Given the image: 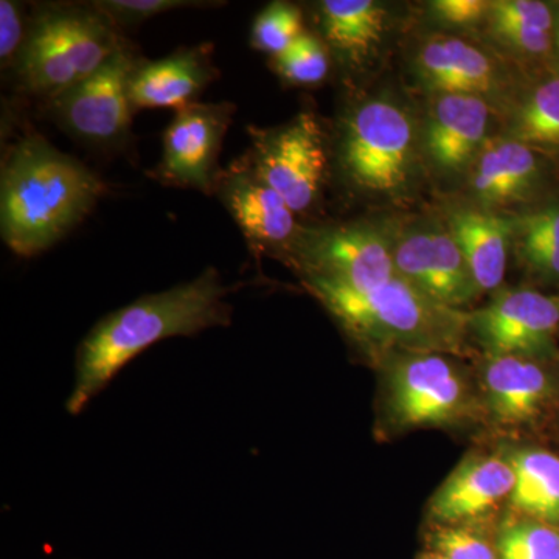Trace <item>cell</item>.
Masks as SVG:
<instances>
[{"mask_svg": "<svg viewBox=\"0 0 559 559\" xmlns=\"http://www.w3.org/2000/svg\"><path fill=\"white\" fill-rule=\"evenodd\" d=\"M229 293L219 272L209 267L191 282L140 297L105 316L76 349L75 384L66 409L70 415L81 414L127 364L151 345L170 337L194 336L215 326H229L231 307L226 301Z\"/></svg>", "mask_w": 559, "mask_h": 559, "instance_id": "cell-1", "label": "cell"}, {"mask_svg": "<svg viewBox=\"0 0 559 559\" xmlns=\"http://www.w3.org/2000/svg\"><path fill=\"white\" fill-rule=\"evenodd\" d=\"M103 190L95 173L46 139H22L3 164V241L17 255H38L84 219Z\"/></svg>", "mask_w": 559, "mask_h": 559, "instance_id": "cell-2", "label": "cell"}, {"mask_svg": "<svg viewBox=\"0 0 559 559\" xmlns=\"http://www.w3.org/2000/svg\"><path fill=\"white\" fill-rule=\"evenodd\" d=\"M308 293L333 316L349 340L371 355H455L469 331V312L440 305L400 275L370 289L319 286Z\"/></svg>", "mask_w": 559, "mask_h": 559, "instance_id": "cell-3", "label": "cell"}, {"mask_svg": "<svg viewBox=\"0 0 559 559\" xmlns=\"http://www.w3.org/2000/svg\"><path fill=\"white\" fill-rule=\"evenodd\" d=\"M123 47L117 25L94 3L49 7L27 31L17 55V72L28 91L55 100Z\"/></svg>", "mask_w": 559, "mask_h": 559, "instance_id": "cell-4", "label": "cell"}, {"mask_svg": "<svg viewBox=\"0 0 559 559\" xmlns=\"http://www.w3.org/2000/svg\"><path fill=\"white\" fill-rule=\"evenodd\" d=\"M340 160L356 189L378 197L404 193L417 164V131L411 114L385 97L360 103L345 119Z\"/></svg>", "mask_w": 559, "mask_h": 559, "instance_id": "cell-5", "label": "cell"}, {"mask_svg": "<svg viewBox=\"0 0 559 559\" xmlns=\"http://www.w3.org/2000/svg\"><path fill=\"white\" fill-rule=\"evenodd\" d=\"M411 64L419 86L429 95L479 97L502 120L530 81L528 75L491 44L444 33L419 39Z\"/></svg>", "mask_w": 559, "mask_h": 559, "instance_id": "cell-6", "label": "cell"}, {"mask_svg": "<svg viewBox=\"0 0 559 559\" xmlns=\"http://www.w3.org/2000/svg\"><path fill=\"white\" fill-rule=\"evenodd\" d=\"M286 263L307 289H370L399 275L384 226L373 221L304 229Z\"/></svg>", "mask_w": 559, "mask_h": 559, "instance_id": "cell-7", "label": "cell"}, {"mask_svg": "<svg viewBox=\"0 0 559 559\" xmlns=\"http://www.w3.org/2000/svg\"><path fill=\"white\" fill-rule=\"evenodd\" d=\"M381 223L401 278L452 310L463 311L480 296L468 261L440 216H392Z\"/></svg>", "mask_w": 559, "mask_h": 559, "instance_id": "cell-8", "label": "cell"}, {"mask_svg": "<svg viewBox=\"0 0 559 559\" xmlns=\"http://www.w3.org/2000/svg\"><path fill=\"white\" fill-rule=\"evenodd\" d=\"M252 171L299 213L314 207L326 171L325 140L318 119L301 112L275 130L250 128Z\"/></svg>", "mask_w": 559, "mask_h": 559, "instance_id": "cell-9", "label": "cell"}, {"mask_svg": "<svg viewBox=\"0 0 559 559\" xmlns=\"http://www.w3.org/2000/svg\"><path fill=\"white\" fill-rule=\"evenodd\" d=\"M389 360L388 406L401 428L455 421L468 407V388L448 353L401 352Z\"/></svg>", "mask_w": 559, "mask_h": 559, "instance_id": "cell-10", "label": "cell"}, {"mask_svg": "<svg viewBox=\"0 0 559 559\" xmlns=\"http://www.w3.org/2000/svg\"><path fill=\"white\" fill-rule=\"evenodd\" d=\"M465 178L466 201L495 212H524L557 197L559 168L538 151L498 134L485 143Z\"/></svg>", "mask_w": 559, "mask_h": 559, "instance_id": "cell-11", "label": "cell"}, {"mask_svg": "<svg viewBox=\"0 0 559 559\" xmlns=\"http://www.w3.org/2000/svg\"><path fill=\"white\" fill-rule=\"evenodd\" d=\"M558 330L559 297L532 288L499 289L469 312V331L488 356L540 358L554 349Z\"/></svg>", "mask_w": 559, "mask_h": 559, "instance_id": "cell-12", "label": "cell"}, {"mask_svg": "<svg viewBox=\"0 0 559 559\" xmlns=\"http://www.w3.org/2000/svg\"><path fill=\"white\" fill-rule=\"evenodd\" d=\"M139 62L127 47L86 80L51 100L58 119L72 134L94 143H112L131 123L130 86Z\"/></svg>", "mask_w": 559, "mask_h": 559, "instance_id": "cell-13", "label": "cell"}, {"mask_svg": "<svg viewBox=\"0 0 559 559\" xmlns=\"http://www.w3.org/2000/svg\"><path fill=\"white\" fill-rule=\"evenodd\" d=\"M495 117V109L479 97L430 95L419 135L423 157L441 176H465L492 138Z\"/></svg>", "mask_w": 559, "mask_h": 559, "instance_id": "cell-14", "label": "cell"}, {"mask_svg": "<svg viewBox=\"0 0 559 559\" xmlns=\"http://www.w3.org/2000/svg\"><path fill=\"white\" fill-rule=\"evenodd\" d=\"M234 109L230 103H193L179 109L164 134L160 178L210 193L218 179L216 165Z\"/></svg>", "mask_w": 559, "mask_h": 559, "instance_id": "cell-15", "label": "cell"}, {"mask_svg": "<svg viewBox=\"0 0 559 559\" xmlns=\"http://www.w3.org/2000/svg\"><path fill=\"white\" fill-rule=\"evenodd\" d=\"M218 182L221 200L253 249L286 263L304 231L288 202L257 178L248 165L235 167Z\"/></svg>", "mask_w": 559, "mask_h": 559, "instance_id": "cell-16", "label": "cell"}, {"mask_svg": "<svg viewBox=\"0 0 559 559\" xmlns=\"http://www.w3.org/2000/svg\"><path fill=\"white\" fill-rule=\"evenodd\" d=\"M557 2L491 0L484 31L487 43L528 75L555 70Z\"/></svg>", "mask_w": 559, "mask_h": 559, "instance_id": "cell-17", "label": "cell"}, {"mask_svg": "<svg viewBox=\"0 0 559 559\" xmlns=\"http://www.w3.org/2000/svg\"><path fill=\"white\" fill-rule=\"evenodd\" d=\"M440 218L468 261L481 293L499 290L511 255L514 213L454 201L443 205Z\"/></svg>", "mask_w": 559, "mask_h": 559, "instance_id": "cell-18", "label": "cell"}, {"mask_svg": "<svg viewBox=\"0 0 559 559\" xmlns=\"http://www.w3.org/2000/svg\"><path fill=\"white\" fill-rule=\"evenodd\" d=\"M513 487L509 459L471 455L437 489L430 500V516L441 525L477 520L510 498Z\"/></svg>", "mask_w": 559, "mask_h": 559, "instance_id": "cell-19", "label": "cell"}, {"mask_svg": "<svg viewBox=\"0 0 559 559\" xmlns=\"http://www.w3.org/2000/svg\"><path fill=\"white\" fill-rule=\"evenodd\" d=\"M216 75L209 44L139 64L131 79L132 108H186Z\"/></svg>", "mask_w": 559, "mask_h": 559, "instance_id": "cell-20", "label": "cell"}, {"mask_svg": "<svg viewBox=\"0 0 559 559\" xmlns=\"http://www.w3.org/2000/svg\"><path fill=\"white\" fill-rule=\"evenodd\" d=\"M484 389L492 417L500 425L520 426L538 417L550 395L549 374L525 356H488Z\"/></svg>", "mask_w": 559, "mask_h": 559, "instance_id": "cell-21", "label": "cell"}, {"mask_svg": "<svg viewBox=\"0 0 559 559\" xmlns=\"http://www.w3.org/2000/svg\"><path fill=\"white\" fill-rule=\"evenodd\" d=\"M319 17L323 43L349 68L366 66L388 31V11L373 0H323Z\"/></svg>", "mask_w": 559, "mask_h": 559, "instance_id": "cell-22", "label": "cell"}, {"mask_svg": "<svg viewBox=\"0 0 559 559\" xmlns=\"http://www.w3.org/2000/svg\"><path fill=\"white\" fill-rule=\"evenodd\" d=\"M500 134L538 151L559 168V72L530 79Z\"/></svg>", "mask_w": 559, "mask_h": 559, "instance_id": "cell-23", "label": "cell"}, {"mask_svg": "<svg viewBox=\"0 0 559 559\" xmlns=\"http://www.w3.org/2000/svg\"><path fill=\"white\" fill-rule=\"evenodd\" d=\"M514 471L511 507L530 520L559 525V457L549 451L516 450L507 455Z\"/></svg>", "mask_w": 559, "mask_h": 559, "instance_id": "cell-24", "label": "cell"}, {"mask_svg": "<svg viewBox=\"0 0 559 559\" xmlns=\"http://www.w3.org/2000/svg\"><path fill=\"white\" fill-rule=\"evenodd\" d=\"M511 255L535 277L559 282V194L514 213Z\"/></svg>", "mask_w": 559, "mask_h": 559, "instance_id": "cell-25", "label": "cell"}, {"mask_svg": "<svg viewBox=\"0 0 559 559\" xmlns=\"http://www.w3.org/2000/svg\"><path fill=\"white\" fill-rule=\"evenodd\" d=\"M499 559H559V528L535 520H514L499 528Z\"/></svg>", "mask_w": 559, "mask_h": 559, "instance_id": "cell-26", "label": "cell"}, {"mask_svg": "<svg viewBox=\"0 0 559 559\" xmlns=\"http://www.w3.org/2000/svg\"><path fill=\"white\" fill-rule=\"evenodd\" d=\"M272 66L278 75L289 83L316 86L329 76V47L318 36L305 32L288 49L272 58Z\"/></svg>", "mask_w": 559, "mask_h": 559, "instance_id": "cell-27", "label": "cell"}, {"mask_svg": "<svg viewBox=\"0 0 559 559\" xmlns=\"http://www.w3.org/2000/svg\"><path fill=\"white\" fill-rule=\"evenodd\" d=\"M304 14L288 2H272L255 17L250 32L253 49L271 55L283 53L304 35Z\"/></svg>", "mask_w": 559, "mask_h": 559, "instance_id": "cell-28", "label": "cell"}, {"mask_svg": "<svg viewBox=\"0 0 559 559\" xmlns=\"http://www.w3.org/2000/svg\"><path fill=\"white\" fill-rule=\"evenodd\" d=\"M429 549L444 559H499L496 546L476 530L441 525L429 535Z\"/></svg>", "mask_w": 559, "mask_h": 559, "instance_id": "cell-29", "label": "cell"}, {"mask_svg": "<svg viewBox=\"0 0 559 559\" xmlns=\"http://www.w3.org/2000/svg\"><path fill=\"white\" fill-rule=\"evenodd\" d=\"M98 10L103 11L114 24H135L157 16L160 13L191 7H204L209 3L190 2V0H103L94 2Z\"/></svg>", "mask_w": 559, "mask_h": 559, "instance_id": "cell-30", "label": "cell"}, {"mask_svg": "<svg viewBox=\"0 0 559 559\" xmlns=\"http://www.w3.org/2000/svg\"><path fill=\"white\" fill-rule=\"evenodd\" d=\"M491 0H433L428 10L433 21L451 28L484 27Z\"/></svg>", "mask_w": 559, "mask_h": 559, "instance_id": "cell-31", "label": "cell"}, {"mask_svg": "<svg viewBox=\"0 0 559 559\" xmlns=\"http://www.w3.org/2000/svg\"><path fill=\"white\" fill-rule=\"evenodd\" d=\"M25 38L27 33H25L20 5L10 0H2L0 2V58L3 62L13 60L16 53L20 55Z\"/></svg>", "mask_w": 559, "mask_h": 559, "instance_id": "cell-32", "label": "cell"}, {"mask_svg": "<svg viewBox=\"0 0 559 559\" xmlns=\"http://www.w3.org/2000/svg\"><path fill=\"white\" fill-rule=\"evenodd\" d=\"M557 46H555V70L559 72V2H557Z\"/></svg>", "mask_w": 559, "mask_h": 559, "instance_id": "cell-33", "label": "cell"}, {"mask_svg": "<svg viewBox=\"0 0 559 559\" xmlns=\"http://www.w3.org/2000/svg\"><path fill=\"white\" fill-rule=\"evenodd\" d=\"M419 559H444L443 557H440V555L432 554V551H428V554H423Z\"/></svg>", "mask_w": 559, "mask_h": 559, "instance_id": "cell-34", "label": "cell"}]
</instances>
